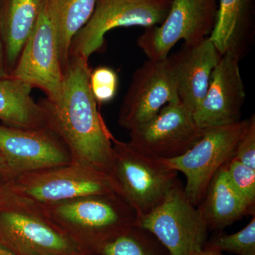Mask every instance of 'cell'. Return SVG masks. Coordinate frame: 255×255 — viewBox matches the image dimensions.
Instances as JSON below:
<instances>
[{
	"label": "cell",
	"mask_w": 255,
	"mask_h": 255,
	"mask_svg": "<svg viewBox=\"0 0 255 255\" xmlns=\"http://www.w3.org/2000/svg\"><path fill=\"white\" fill-rule=\"evenodd\" d=\"M41 206L50 221L76 243L84 254L85 246L98 252L105 243L137 226L136 213L117 193Z\"/></svg>",
	"instance_id": "7a4b0ae2"
},
{
	"label": "cell",
	"mask_w": 255,
	"mask_h": 255,
	"mask_svg": "<svg viewBox=\"0 0 255 255\" xmlns=\"http://www.w3.org/2000/svg\"><path fill=\"white\" fill-rule=\"evenodd\" d=\"M88 60L70 55L63 69L61 92L54 100L42 99L47 127L68 147L73 163L111 176L113 145L111 133L97 108L90 85Z\"/></svg>",
	"instance_id": "6da1fadb"
},
{
	"label": "cell",
	"mask_w": 255,
	"mask_h": 255,
	"mask_svg": "<svg viewBox=\"0 0 255 255\" xmlns=\"http://www.w3.org/2000/svg\"><path fill=\"white\" fill-rule=\"evenodd\" d=\"M9 76L40 89L54 100L61 92L63 70L58 49V32L50 0H43L34 28L25 43Z\"/></svg>",
	"instance_id": "9c48e42d"
},
{
	"label": "cell",
	"mask_w": 255,
	"mask_h": 255,
	"mask_svg": "<svg viewBox=\"0 0 255 255\" xmlns=\"http://www.w3.org/2000/svg\"><path fill=\"white\" fill-rule=\"evenodd\" d=\"M211 243L221 252L255 255V216L241 231L231 235H221Z\"/></svg>",
	"instance_id": "7402d4cb"
},
{
	"label": "cell",
	"mask_w": 255,
	"mask_h": 255,
	"mask_svg": "<svg viewBox=\"0 0 255 255\" xmlns=\"http://www.w3.org/2000/svg\"><path fill=\"white\" fill-rule=\"evenodd\" d=\"M90 85L97 104L108 103L118 91V75L110 67H98L90 73Z\"/></svg>",
	"instance_id": "cb8c5ba5"
},
{
	"label": "cell",
	"mask_w": 255,
	"mask_h": 255,
	"mask_svg": "<svg viewBox=\"0 0 255 255\" xmlns=\"http://www.w3.org/2000/svg\"><path fill=\"white\" fill-rule=\"evenodd\" d=\"M195 255H223L222 252L220 251L217 247L215 246L214 244L206 245L202 251L198 253Z\"/></svg>",
	"instance_id": "4316f807"
},
{
	"label": "cell",
	"mask_w": 255,
	"mask_h": 255,
	"mask_svg": "<svg viewBox=\"0 0 255 255\" xmlns=\"http://www.w3.org/2000/svg\"><path fill=\"white\" fill-rule=\"evenodd\" d=\"M43 0H1L0 30L8 73L17 63L39 16Z\"/></svg>",
	"instance_id": "e0dca14e"
},
{
	"label": "cell",
	"mask_w": 255,
	"mask_h": 255,
	"mask_svg": "<svg viewBox=\"0 0 255 255\" xmlns=\"http://www.w3.org/2000/svg\"><path fill=\"white\" fill-rule=\"evenodd\" d=\"M176 102H180L167 60L148 59L132 74L119 124L130 131L151 120L164 106Z\"/></svg>",
	"instance_id": "4fadbf2b"
},
{
	"label": "cell",
	"mask_w": 255,
	"mask_h": 255,
	"mask_svg": "<svg viewBox=\"0 0 255 255\" xmlns=\"http://www.w3.org/2000/svg\"><path fill=\"white\" fill-rule=\"evenodd\" d=\"M111 177L119 194L135 211L137 219L150 214L179 182L177 171L163 161L113 137Z\"/></svg>",
	"instance_id": "277c9868"
},
{
	"label": "cell",
	"mask_w": 255,
	"mask_h": 255,
	"mask_svg": "<svg viewBox=\"0 0 255 255\" xmlns=\"http://www.w3.org/2000/svg\"><path fill=\"white\" fill-rule=\"evenodd\" d=\"M101 255H155L139 234V227L105 243L99 250Z\"/></svg>",
	"instance_id": "44dd1931"
},
{
	"label": "cell",
	"mask_w": 255,
	"mask_h": 255,
	"mask_svg": "<svg viewBox=\"0 0 255 255\" xmlns=\"http://www.w3.org/2000/svg\"><path fill=\"white\" fill-rule=\"evenodd\" d=\"M230 182L241 197L255 209V169L247 167L236 158L226 164Z\"/></svg>",
	"instance_id": "603a6c76"
},
{
	"label": "cell",
	"mask_w": 255,
	"mask_h": 255,
	"mask_svg": "<svg viewBox=\"0 0 255 255\" xmlns=\"http://www.w3.org/2000/svg\"><path fill=\"white\" fill-rule=\"evenodd\" d=\"M0 171H1L3 176H4L6 182H9V181L11 180V176H10L7 168H6V164H5L4 159L1 157V154H0Z\"/></svg>",
	"instance_id": "83f0119b"
},
{
	"label": "cell",
	"mask_w": 255,
	"mask_h": 255,
	"mask_svg": "<svg viewBox=\"0 0 255 255\" xmlns=\"http://www.w3.org/2000/svg\"><path fill=\"white\" fill-rule=\"evenodd\" d=\"M0 255H18L0 243Z\"/></svg>",
	"instance_id": "f1b7e54d"
},
{
	"label": "cell",
	"mask_w": 255,
	"mask_h": 255,
	"mask_svg": "<svg viewBox=\"0 0 255 255\" xmlns=\"http://www.w3.org/2000/svg\"><path fill=\"white\" fill-rule=\"evenodd\" d=\"M54 11L62 68L70 57L74 37L91 18L98 0H50Z\"/></svg>",
	"instance_id": "ffe728a7"
},
{
	"label": "cell",
	"mask_w": 255,
	"mask_h": 255,
	"mask_svg": "<svg viewBox=\"0 0 255 255\" xmlns=\"http://www.w3.org/2000/svg\"><path fill=\"white\" fill-rule=\"evenodd\" d=\"M217 11L218 0H172L163 22L145 28L137 46L148 59H166L181 40L193 43L209 38Z\"/></svg>",
	"instance_id": "30bf717a"
},
{
	"label": "cell",
	"mask_w": 255,
	"mask_h": 255,
	"mask_svg": "<svg viewBox=\"0 0 255 255\" xmlns=\"http://www.w3.org/2000/svg\"><path fill=\"white\" fill-rule=\"evenodd\" d=\"M129 144L154 158L184 155L203 136L192 114L180 103H169L143 125L130 130Z\"/></svg>",
	"instance_id": "8fae6325"
},
{
	"label": "cell",
	"mask_w": 255,
	"mask_h": 255,
	"mask_svg": "<svg viewBox=\"0 0 255 255\" xmlns=\"http://www.w3.org/2000/svg\"><path fill=\"white\" fill-rule=\"evenodd\" d=\"M6 184L15 196L39 205L80 196L119 194L114 179L108 174L73 162L21 174Z\"/></svg>",
	"instance_id": "5b68a950"
},
{
	"label": "cell",
	"mask_w": 255,
	"mask_h": 255,
	"mask_svg": "<svg viewBox=\"0 0 255 255\" xmlns=\"http://www.w3.org/2000/svg\"><path fill=\"white\" fill-rule=\"evenodd\" d=\"M251 124V117L226 127L204 130L203 136L184 155L161 159L187 179L184 187L188 199L199 206L215 174L234 157L236 148Z\"/></svg>",
	"instance_id": "8992f818"
},
{
	"label": "cell",
	"mask_w": 255,
	"mask_h": 255,
	"mask_svg": "<svg viewBox=\"0 0 255 255\" xmlns=\"http://www.w3.org/2000/svg\"><path fill=\"white\" fill-rule=\"evenodd\" d=\"M172 0H98L86 24L72 41L70 55L89 59L105 49V36L114 28L161 24L168 14Z\"/></svg>",
	"instance_id": "ba28073f"
},
{
	"label": "cell",
	"mask_w": 255,
	"mask_h": 255,
	"mask_svg": "<svg viewBox=\"0 0 255 255\" xmlns=\"http://www.w3.org/2000/svg\"><path fill=\"white\" fill-rule=\"evenodd\" d=\"M221 55L209 38L184 43L166 58L179 102L191 114L205 97L211 74Z\"/></svg>",
	"instance_id": "9a60e30c"
},
{
	"label": "cell",
	"mask_w": 255,
	"mask_h": 255,
	"mask_svg": "<svg viewBox=\"0 0 255 255\" xmlns=\"http://www.w3.org/2000/svg\"><path fill=\"white\" fill-rule=\"evenodd\" d=\"M1 0H0V11H1ZM9 77L6 69V60H5L4 49L1 39V30H0V79Z\"/></svg>",
	"instance_id": "484cf974"
},
{
	"label": "cell",
	"mask_w": 255,
	"mask_h": 255,
	"mask_svg": "<svg viewBox=\"0 0 255 255\" xmlns=\"http://www.w3.org/2000/svg\"><path fill=\"white\" fill-rule=\"evenodd\" d=\"M0 176H1V177L4 178V176H3V174H2V173H1V171H0Z\"/></svg>",
	"instance_id": "f546056e"
},
{
	"label": "cell",
	"mask_w": 255,
	"mask_h": 255,
	"mask_svg": "<svg viewBox=\"0 0 255 255\" xmlns=\"http://www.w3.org/2000/svg\"><path fill=\"white\" fill-rule=\"evenodd\" d=\"M234 158L250 168L255 169V116L251 117V124L236 148Z\"/></svg>",
	"instance_id": "d4e9b609"
},
{
	"label": "cell",
	"mask_w": 255,
	"mask_h": 255,
	"mask_svg": "<svg viewBox=\"0 0 255 255\" xmlns=\"http://www.w3.org/2000/svg\"><path fill=\"white\" fill-rule=\"evenodd\" d=\"M255 35V0H218V11L210 40L221 55L241 60L251 50Z\"/></svg>",
	"instance_id": "2e32d148"
},
{
	"label": "cell",
	"mask_w": 255,
	"mask_h": 255,
	"mask_svg": "<svg viewBox=\"0 0 255 255\" xmlns=\"http://www.w3.org/2000/svg\"><path fill=\"white\" fill-rule=\"evenodd\" d=\"M240 61L230 53L223 55L211 74L205 97L193 113L196 125L203 130L232 125L242 120L246 92Z\"/></svg>",
	"instance_id": "5bb4252c"
},
{
	"label": "cell",
	"mask_w": 255,
	"mask_h": 255,
	"mask_svg": "<svg viewBox=\"0 0 255 255\" xmlns=\"http://www.w3.org/2000/svg\"><path fill=\"white\" fill-rule=\"evenodd\" d=\"M0 243L18 255H85L41 205L11 192L0 200Z\"/></svg>",
	"instance_id": "3957f363"
},
{
	"label": "cell",
	"mask_w": 255,
	"mask_h": 255,
	"mask_svg": "<svg viewBox=\"0 0 255 255\" xmlns=\"http://www.w3.org/2000/svg\"><path fill=\"white\" fill-rule=\"evenodd\" d=\"M0 154L11 180L21 174L72 162L68 147L48 127L18 129L0 126Z\"/></svg>",
	"instance_id": "7c38bea8"
},
{
	"label": "cell",
	"mask_w": 255,
	"mask_h": 255,
	"mask_svg": "<svg viewBox=\"0 0 255 255\" xmlns=\"http://www.w3.org/2000/svg\"><path fill=\"white\" fill-rule=\"evenodd\" d=\"M33 87L13 77L0 79V120L18 129L47 127L44 112L31 96Z\"/></svg>",
	"instance_id": "d6986e66"
},
{
	"label": "cell",
	"mask_w": 255,
	"mask_h": 255,
	"mask_svg": "<svg viewBox=\"0 0 255 255\" xmlns=\"http://www.w3.org/2000/svg\"><path fill=\"white\" fill-rule=\"evenodd\" d=\"M137 226L153 235L169 255L197 254L206 246L209 230L179 181L157 208L137 219Z\"/></svg>",
	"instance_id": "52a82bcc"
},
{
	"label": "cell",
	"mask_w": 255,
	"mask_h": 255,
	"mask_svg": "<svg viewBox=\"0 0 255 255\" xmlns=\"http://www.w3.org/2000/svg\"><path fill=\"white\" fill-rule=\"evenodd\" d=\"M226 164L215 174L198 206L211 229L223 230L243 216L255 215V209L241 197L230 182Z\"/></svg>",
	"instance_id": "ac0fdd59"
}]
</instances>
